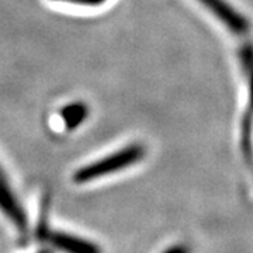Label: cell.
Segmentation results:
<instances>
[{"instance_id":"1","label":"cell","mask_w":253,"mask_h":253,"mask_svg":"<svg viewBox=\"0 0 253 253\" xmlns=\"http://www.w3.org/2000/svg\"><path fill=\"white\" fill-rule=\"evenodd\" d=\"M144 156V148L141 145H129L126 148L118 149L94 162L87 163L73 173V181L76 184H84L106 177L110 174L126 170V168L138 163Z\"/></svg>"},{"instance_id":"2","label":"cell","mask_w":253,"mask_h":253,"mask_svg":"<svg viewBox=\"0 0 253 253\" xmlns=\"http://www.w3.org/2000/svg\"><path fill=\"white\" fill-rule=\"evenodd\" d=\"M0 212L9 221L18 234L28 232V217L7 173L0 163Z\"/></svg>"},{"instance_id":"3","label":"cell","mask_w":253,"mask_h":253,"mask_svg":"<svg viewBox=\"0 0 253 253\" xmlns=\"http://www.w3.org/2000/svg\"><path fill=\"white\" fill-rule=\"evenodd\" d=\"M41 238L45 239L54 249L62 253H101L96 244L69 232L46 229L42 232Z\"/></svg>"},{"instance_id":"4","label":"cell","mask_w":253,"mask_h":253,"mask_svg":"<svg viewBox=\"0 0 253 253\" xmlns=\"http://www.w3.org/2000/svg\"><path fill=\"white\" fill-rule=\"evenodd\" d=\"M200 3L210 10L215 17L225 26L229 31L236 33V34H244L249 30V23L246 18L238 13L226 0H199Z\"/></svg>"},{"instance_id":"5","label":"cell","mask_w":253,"mask_h":253,"mask_svg":"<svg viewBox=\"0 0 253 253\" xmlns=\"http://www.w3.org/2000/svg\"><path fill=\"white\" fill-rule=\"evenodd\" d=\"M84 110L82 109L81 104H73L62 110V117L66 126H78L84 116Z\"/></svg>"},{"instance_id":"6","label":"cell","mask_w":253,"mask_h":253,"mask_svg":"<svg viewBox=\"0 0 253 253\" xmlns=\"http://www.w3.org/2000/svg\"><path fill=\"white\" fill-rule=\"evenodd\" d=\"M55 1H69V3H76V4H79V3H90V1H93V0H55Z\"/></svg>"},{"instance_id":"7","label":"cell","mask_w":253,"mask_h":253,"mask_svg":"<svg viewBox=\"0 0 253 253\" xmlns=\"http://www.w3.org/2000/svg\"><path fill=\"white\" fill-rule=\"evenodd\" d=\"M165 253H184L183 252V249H180V248H173V249H170V251H168V252Z\"/></svg>"},{"instance_id":"8","label":"cell","mask_w":253,"mask_h":253,"mask_svg":"<svg viewBox=\"0 0 253 253\" xmlns=\"http://www.w3.org/2000/svg\"><path fill=\"white\" fill-rule=\"evenodd\" d=\"M40 253H51L49 251H42V252H40Z\"/></svg>"}]
</instances>
